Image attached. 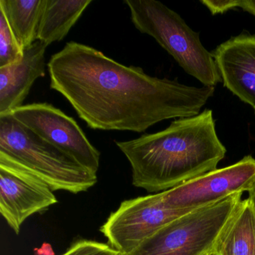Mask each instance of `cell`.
Here are the masks:
<instances>
[{
  "instance_id": "obj_6",
  "label": "cell",
  "mask_w": 255,
  "mask_h": 255,
  "mask_svg": "<svg viewBox=\"0 0 255 255\" xmlns=\"http://www.w3.org/2000/svg\"><path fill=\"white\" fill-rule=\"evenodd\" d=\"M192 210L169 207L162 192L138 197L123 201L101 232L113 249L122 255L128 254L162 227Z\"/></svg>"
},
{
  "instance_id": "obj_4",
  "label": "cell",
  "mask_w": 255,
  "mask_h": 255,
  "mask_svg": "<svg viewBox=\"0 0 255 255\" xmlns=\"http://www.w3.org/2000/svg\"><path fill=\"white\" fill-rule=\"evenodd\" d=\"M132 23L166 50L186 74L204 86L222 80L211 52L203 46L199 32L192 30L180 14L156 0H125Z\"/></svg>"
},
{
  "instance_id": "obj_8",
  "label": "cell",
  "mask_w": 255,
  "mask_h": 255,
  "mask_svg": "<svg viewBox=\"0 0 255 255\" xmlns=\"http://www.w3.org/2000/svg\"><path fill=\"white\" fill-rule=\"evenodd\" d=\"M255 180V159L249 155L233 165L206 173L162 193L169 207L195 210L230 195L249 192Z\"/></svg>"
},
{
  "instance_id": "obj_10",
  "label": "cell",
  "mask_w": 255,
  "mask_h": 255,
  "mask_svg": "<svg viewBox=\"0 0 255 255\" xmlns=\"http://www.w3.org/2000/svg\"><path fill=\"white\" fill-rule=\"evenodd\" d=\"M224 87L255 113V34L231 37L211 52Z\"/></svg>"
},
{
  "instance_id": "obj_20",
  "label": "cell",
  "mask_w": 255,
  "mask_h": 255,
  "mask_svg": "<svg viewBox=\"0 0 255 255\" xmlns=\"http://www.w3.org/2000/svg\"><path fill=\"white\" fill-rule=\"evenodd\" d=\"M208 255H216V254L213 253V252H211V253L209 254Z\"/></svg>"
},
{
  "instance_id": "obj_17",
  "label": "cell",
  "mask_w": 255,
  "mask_h": 255,
  "mask_svg": "<svg viewBox=\"0 0 255 255\" xmlns=\"http://www.w3.org/2000/svg\"><path fill=\"white\" fill-rule=\"evenodd\" d=\"M200 2L207 7L213 15H216L239 8L240 0H201Z\"/></svg>"
},
{
  "instance_id": "obj_14",
  "label": "cell",
  "mask_w": 255,
  "mask_h": 255,
  "mask_svg": "<svg viewBox=\"0 0 255 255\" xmlns=\"http://www.w3.org/2000/svg\"><path fill=\"white\" fill-rule=\"evenodd\" d=\"M47 0H0L2 11L24 50L38 41V29Z\"/></svg>"
},
{
  "instance_id": "obj_15",
  "label": "cell",
  "mask_w": 255,
  "mask_h": 255,
  "mask_svg": "<svg viewBox=\"0 0 255 255\" xmlns=\"http://www.w3.org/2000/svg\"><path fill=\"white\" fill-rule=\"evenodd\" d=\"M23 53L6 17L0 11V68L21 60Z\"/></svg>"
},
{
  "instance_id": "obj_11",
  "label": "cell",
  "mask_w": 255,
  "mask_h": 255,
  "mask_svg": "<svg viewBox=\"0 0 255 255\" xmlns=\"http://www.w3.org/2000/svg\"><path fill=\"white\" fill-rule=\"evenodd\" d=\"M47 47L35 41L25 49L21 60L0 68V116L22 107L35 80L44 77Z\"/></svg>"
},
{
  "instance_id": "obj_18",
  "label": "cell",
  "mask_w": 255,
  "mask_h": 255,
  "mask_svg": "<svg viewBox=\"0 0 255 255\" xmlns=\"http://www.w3.org/2000/svg\"><path fill=\"white\" fill-rule=\"evenodd\" d=\"M239 8L255 17V0H240Z\"/></svg>"
},
{
  "instance_id": "obj_12",
  "label": "cell",
  "mask_w": 255,
  "mask_h": 255,
  "mask_svg": "<svg viewBox=\"0 0 255 255\" xmlns=\"http://www.w3.org/2000/svg\"><path fill=\"white\" fill-rule=\"evenodd\" d=\"M212 252L218 255H255V210L249 200L241 201Z\"/></svg>"
},
{
  "instance_id": "obj_2",
  "label": "cell",
  "mask_w": 255,
  "mask_h": 255,
  "mask_svg": "<svg viewBox=\"0 0 255 255\" xmlns=\"http://www.w3.org/2000/svg\"><path fill=\"white\" fill-rule=\"evenodd\" d=\"M130 164L132 183L159 193L217 169L226 154L211 110L173 121L163 130L116 141Z\"/></svg>"
},
{
  "instance_id": "obj_3",
  "label": "cell",
  "mask_w": 255,
  "mask_h": 255,
  "mask_svg": "<svg viewBox=\"0 0 255 255\" xmlns=\"http://www.w3.org/2000/svg\"><path fill=\"white\" fill-rule=\"evenodd\" d=\"M0 159L32 173L53 191L80 193L98 182L96 174L44 141L11 114L0 116Z\"/></svg>"
},
{
  "instance_id": "obj_7",
  "label": "cell",
  "mask_w": 255,
  "mask_h": 255,
  "mask_svg": "<svg viewBox=\"0 0 255 255\" xmlns=\"http://www.w3.org/2000/svg\"><path fill=\"white\" fill-rule=\"evenodd\" d=\"M8 114L44 141L97 174L101 153L92 145L73 118L47 103L23 105Z\"/></svg>"
},
{
  "instance_id": "obj_5",
  "label": "cell",
  "mask_w": 255,
  "mask_h": 255,
  "mask_svg": "<svg viewBox=\"0 0 255 255\" xmlns=\"http://www.w3.org/2000/svg\"><path fill=\"white\" fill-rule=\"evenodd\" d=\"M243 194L230 195L183 215L132 252L119 255H208L235 215Z\"/></svg>"
},
{
  "instance_id": "obj_1",
  "label": "cell",
  "mask_w": 255,
  "mask_h": 255,
  "mask_svg": "<svg viewBox=\"0 0 255 255\" xmlns=\"http://www.w3.org/2000/svg\"><path fill=\"white\" fill-rule=\"evenodd\" d=\"M47 67L50 88L94 129L141 132L162 121L198 116L215 92L151 77L75 41L53 55Z\"/></svg>"
},
{
  "instance_id": "obj_9",
  "label": "cell",
  "mask_w": 255,
  "mask_h": 255,
  "mask_svg": "<svg viewBox=\"0 0 255 255\" xmlns=\"http://www.w3.org/2000/svg\"><path fill=\"white\" fill-rule=\"evenodd\" d=\"M58 202L53 190L41 179L11 162L0 159V213L20 234L23 222Z\"/></svg>"
},
{
  "instance_id": "obj_16",
  "label": "cell",
  "mask_w": 255,
  "mask_h": 255,
  "mask_svg": "<svg viewBox=\"0 0 255 255\" xmlns=\"http://www.w3.org/2000/svg\"><path fill=\"white\" fill-rule=\"evenodd\" d=\"M110 245L94 240H80L72 245L62 255H119Z\"/></svg>"
},
{
  "instance_id": "obj_19",
  "label": "cell",
  "mask_w": 255,
  "mask_h": 255,
  "mask_svg": "<svg viewBox=\"0 0 255 255\" xmlns=\"http://www.w3.org/2000/svg\"><path fill=\"white\" fill-rule=\"evenodd\" d=\"M248 192H249V198H248L247 199L249 200V202L251 203L252 207H253L255 210V180L252 187H251V189H249Z\"/></svg>"
},
{
  "instance_id": "obj_13",
  "label": "cell",
  "mask_w": 255,
  "mask_h": 255,
  "mask_svg": "<svg viewBox=\"0 0 255 255\" xmlns=\"http://www.w3.org/2000/svg\"><path fill=\"white\" fill-rule=\"evenodd\" d=\"M92 2V0H47L38 41L48 47L63 40Z\"/></svg>"
}]
</instances>
